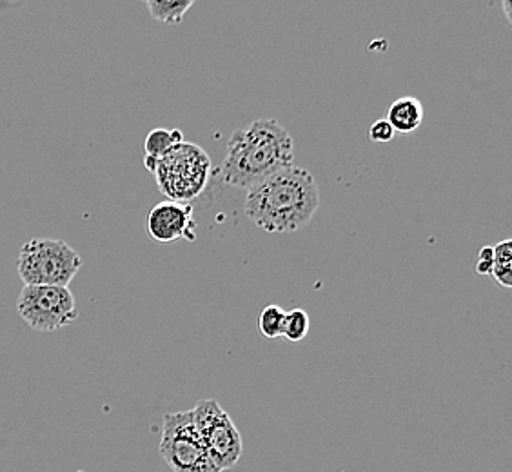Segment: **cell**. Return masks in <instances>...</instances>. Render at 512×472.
Here are the masks:
<instances>
[{
	"label": "cell",
	"mask_w": 512,
	"mask_h": 472,
	"mask_svg": "<svg viewBox=\"0 0 512 472\" xmlns=\"http://www.w3.org/2000/svg\"><path fill=\"white\" fill-rule=\"evenodd\" d=\"M158 451L173 472H222L207 453L191 411L164 416Z\"/></svg>",
	"instance_id": "5"
},
{
	"label": "cell",
	"mask_w": 512,
	"mask_h": 472,
	"mask_svg": "<svg viewBox=\"0 0 512 472\" xmlns=\"http://www.w3.org/2000/svg\"><path fill=\"white\" fill-rule=\"evenodd\" d=\"M309 327H311V320L304 309L296 307L291 309L289 313H286L284 318V331L282 336L287 338L289 342H302L309 333Z\"/></svg>",
	"instance_id": "13"
},
{
	"label": "cell",
	"mask_w": 512,
	"mask_h": 472,
	"mask_svg": "<svg viewBox=\"0 0 512 472\" xmlns=\"http://www.w3.org/2000/svg\"><path fill=\"white\" fill-rule=\"evenodd\" d=\"M494 267L493 246H485L478 253V262H476V273L482 276H491Z\"/></svg>",
	"instance_id": "16"
},
{
	"label": "cell",
	"mask_w": 512,
	"mask_h": 472,
	"mask_svg": "<svg viewBox=\"0 0 512 472\" xmlns=\"http://www.w3.org/2000/svg\"><path fill=\"white\" fill-rule=\"evenodd\" d=\"M320 207L315 177L302 168H289L251 187L246 195V217L264 233H295L306 227Z\"/></svg>",
	"instance_id": "2"
},
{
	"label": "cell",
	"mask_w": 512,
	"mask_h": 472,
	"mask_svg": "<svg viewBox=\"0 0 512 472\" xmlns=\"http://www.w3.org/2000/svg\"><path fill=\"white\" fill-rule=\"evenodd\" d=\"M160 191L180 204H193L204 191L211 177V160L206 151L189 142H180L168 155L158 160L155 169Z\"/></svg>",
	"instance_id": "4"
},
{
	"label": "cell",
	"mask_w": 512,
	"mask_h": 472,
	"mask_svg": "<svg viewBox=\"0 0 512 472\" xmlns=\"http://www.w3.org/2000/svg\"><path fill=\"white\" fill-rule=\"evenodd\" d=\"M503 11H505V19L511 24L512 22V2L511 0H503L502 2Z\"/></svg>",
	"instance_id": "17"
},
{
	"label": "cell",
	"mask_w": 512,
	"mask_h": 472,
	"mask_svg": "<svg viewBox=\"0 0 512 472\" xmlns=\"http://www.w3.org/2000/svg\"><path fill=\"white\" fill-rule=\"evenodd\" d=\"M148 235L160 244L175 240H197V220L193 217V206L180 202H160L153 207L146 218Z\"/></svg>",
	"instance_id": "8"
},
{
	"label": "cell",
	"mask_w": 512,
	"mask_h": 472,
	"mask_svg": "<svg viewBox=\"0 0 512 472\" xmlns=\"http://www.w3.org/2000/svg\"><path fill=\"white\" fill-rule=\"evenodd\" d=\"M424 104L414 97H402L394 100L387 111V122L396 135H411L424 122Z\"/></svg>",
	"instance_id": "9"
},
{
	"label": "cell",
	"mask_w": 512,
	"mask_h": 472,
	"mask_svg": "<svg viewBox=\"0 0 512 472\" xmlns=\"http://www.w3.org/2000/svg\"><path fill=\"white\" fill-rule=\"evenodd\" d=\"M82 267L73 247L57 238H33L20 247L17 271L24 286L68 287Z\"/></svg>",
	"instance_id": "3"
},
{
	"label": "cell",
	"mask_w": 512,
	"mask_h": 472,
	"mask_svg": "<svg viewBox=\"0 0 512 472\" xmlns=\"http://www.w3.org/2000/svg\"><path fill=\"white\" fill-rule=\"evenodd\" d=\"M491 276L498 286L511 289L512 287V262H494Z\"/></svg>",
	"instance_id": "15"
},
{
	"label": "cell",
	"mask_w": 512,
	"mask_h": 472,
	"mask_svg": "<svg viewBox=\"0 0 512 472\" xmlns=\"http://www.w3.org/2000/svg\"><path fill=\"white\" fill-rule=\"evenodd\" d=\"M146 6L149 15L158 22L180 24L186 13L195 6V0H148Z\"/></svg>",
	"instance_id": "10"
},
{
	"label": "cell",
	"mask_w": 512,
	"mask_h": 472,
	"mask_svg": "<svg viewBox=\"0 0 512 472\" xmlns=\"http://www.w3.org/2000/svg\"><path fill=\"white\" fill-rule=\"evenodd\" d=\"M367 133H369V140L375 142V144H387V142H391L396 137L394 129L391 128V124L385 118L376 120Z\"/></svg>",
	"instance_id": "14"
},
{
	"label": "cell",
	"mask_w": 512,
	"mask_h": 472,
	"mask_svg": "<svg viewBox=\"0 0 512 472\" xmlns=\"http://www.w3.org/2000/svg\"><path fill=\"white\" fill-rule=\"evenodd\" d=\"M193 422L197 427L207 453L220 471L233 469L242 458V436L231 416L217 400H200L193 409Z\"/></svg>",
	"instance_id": "6"
},
{
	"label": "cell",
	"mask_w": 512,
	"mask_h": 472,
	"mask_svg": "<svg viewBox=\"0 0 512 472\" xmlns=\"http://www.w3.org/2000/svg\"><path fill=\"white\" fill-rule=\"evenodd\" d=\"M295 142L275 118H258L246 128L233 131L220 180L226 186L249 191L284 169L293 168Z\"/></svg>",
	"instance_id": "1"
},
{
	"label": "cell",
	"mask_w": 512,
	"mask_h": 472,
	"mask_svg": "<svg viewBox=\"0 0 512 472\" xmlns=\"http://www.w3.org/2000/svg\"><path fill=\"white\" fill-rule=\"evenodd\" d=\"M180 142H184L180 129H153V131H149L148 137L144 140L146 157L160 160L164 155H168L169 151Z\"/></svg>",
	"instance_id": "11"
},
{
	"label": "cell",
	"mask_w": 512,
	"mask_h": 472,
	"mask_svg": "<svg viewBox=\"0 0 512 472\" xmlns=\"http://www.w3.org/2000/svg\"><path fill=\"white\" fill-rule=\"evenodd\" d=\"M284 318H286V311L280 305H266L260 313V318H258V327H260L262 336L269 338V340L280 338L282 331H284Z\"/></svg>",
	"instance_id": "12"
},
{
	"label": "cell",
	"mask_w": 512,
	"mask_h": 472,
	"mask_svg": "<svg viewBox=\"0 0 512 472\" xmlns=\"http://www.w3.org/2000/svg\"><path fill=\"white\" fill-rule=\"evenodd\" d=\"M17 313L35 331L51 333L73 324L79 309L68 287L24 286L17 300Z\"/></svg>",
	"instance_id": "7"
}]
</instances>
